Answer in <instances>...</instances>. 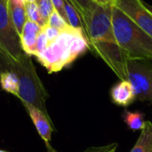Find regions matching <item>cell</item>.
<instances>
[{
    "instance_id": "21",
    "label": "cell",
    "mask_w": 152,
    "mask_h": 152,
    "mask_svg": "<svg viewBox=\"0 0 152 152\" xmlns=\"http://www.w3.org/2000/svg\"><path fill=\"white\" fill-rule=\"evenodd\" d=\"M115 147H118V143H111V144H108L105 146H99V147H91L83 152H110Z\"/></svg>"
},
{
    "instance_id": "13",
    "label": "cell",
    "mask_w": 152,
    "mask_h": 152,
    "mask_svg": "<svg viewBox=\"0 0 152 152\" xmlns=\"http://www.w3.org/2000/svg\"><path fill=\"white\" fill-rule=\"evenodd\" d=\"M123 119L126 126L133 131L142 130L145 125L144 115L139 111H129L125 110L123 114Z\"/></svg>"
},
{
    "instance_id": "17",
    "label": "cell",
    "mask_w": 152,
    "mask_h": 152,
    "mask_svg": "<svg viewBox=\"0 0 152 152\" xmlns=\"http://www.w3.org/2000/svg\"><path fill=\"white\" fill-rule=\"evenodd\" d=\"M47 25H49L53 28H58L60 30L65 29L68 27H69V23L65 20V19L55 10H53V12L50 15V17L47 20Z\"/></svg>"
},
{
    "instance_id": "14",
    "label": "cell",
    "mask_w": 152,
    "mask_h": 152,
    "mask_svg": "<svg viewBox=\"0 0 152 152\" xmlns=\"http://www.w3.org/2000/svg\"><path fill=\"white\" fill-rule=\"evenodd\" d=\"M64 10H65L66 20L69 23V25L71 26L72 28L81 29L84 31V27L80 15L69 0H64Z\"/></svg>"
},
{
    "instance_id": "4",
    "label": "cell",
    "mask_w": 152,
    "mask_h": 152,
    "mask_svg": "<svg viewBox=\"0 0 152 152\" xmlns=\"http://www.w3.org/2000/svg\"><path fill=\"white\" fill-rule=\"evenodd\" d=\"M111 20L117 41L128 61H152V37L116 6L111 7Z\"/></svg>"
},
{
    "instance_id": "3",
    "label": "cell",
    "mask_w": 152,
    "mask_h": 152,
    "mask_svg": "<svg viewBox=\"0 0 152 152\" xmlns=\"http://www.w3.org/2000/svg\"><path fill=\"white\" fill-rule=\"evenodd\" d=\"M3 71H11L17 76L20 82L18 98L22 104H31L49 116L45 105L49 95L36 71L30 55L24 53L19 61H14L0 53V73Z\"/></svg>"
},
{
    "instance_id": "22",
    "label": "cell",
    "mask_w": 152,
    "mask_h": 152,
    "mask_svg": "<svg viewBox=\"0 0 152 152\" xmlns=\"http://www.w3.org/2000/svg\"><path fill=\"white\" fill-rule=\"evenodd\" d=\"M51 2L53 4V9L57 11L66 20V15H65V10H64V0H51Z\"/></svg>"
},
{
    "instance_id": "25",
    "label": "cell",
    "mask_w": 152,
    "mask_h": 152,
    "mask_svg": "<svg viewBox=\"0 0 152 152\" xmlns=\"http://www.w3.org/2000/svg\"><path fill=\"white\" fill-rule=\"evenodd\" d=\"M144 4H145V6L148 8V10H149V11H150V12L152 13V5L149 4H147V3H145V2H144Z\"/></svg>"
},
{
    "instance_id": "27",
    "label": "cell",
    "mask_w": 152,
    "mask_h": 152,
    "mask_svg": "<svg viewBox=\"0 0 152 152\" xmlns=\"http://www.w3.org/2000/svg\"><path fill=\"white\" fill-rule=\"evenodd\" d=\"M26 2H37V0H25Z\"/></svg>"
},
{
    "instance_id": "28",
    "label": "cell",
    "mask_w": 152,
    "mask_h": 152,
    "mask_svg": "<svg viewBox=\"0 0 152 152\" xmlns=\"http://www.w3.org/2000/svg\"><path fill=\"white\" fill-rule=\"evenodd\" d=\"M0 152H8V151H2V150H0Z\"/></svg>"
},
{
    "instance_id": "24",
    "label": "cell",
    "mask_w": 152,
    "mask_h": 152,
    "mask_svg": "<svg viewBox=\"0 0 152 152\" xmlns=\"http://www.w3.org/2000/svg\"><path fill=\"white\" fill-rule=\"evenodd\" d=\"M47 147V152H57L53 148H52L50 145H48V146H46Z\"/></svg>"
},
{
    "instance_id": "20",
    "label": "cell",
    "mask_w": 152,
    "mask_h": 152,
    "mask_svg": "<svg viewBox=\"0 0 152 152\" xmlns=\"http://www.w3.org/2000/svg\"><path fill=\"white\" fill-rule=\"evenodd\" d=\"M43 32L45 34L46 37L48 38V41H53V39H55L57 37V36L60 34L61 30L55 28H53L49 25H45L42 28Z\"/></svg>"
},
{
    "instance_id": "15",
    "label": "cell",
    "mask_w": 152,
    "mask_h": 152,
    "mask_svg": "<svg viewBox=\"0 0 152 152\" xmlns=\"http://www.w3.org/2000/svg\"><path fill=\"white\" fill-rule=\"evenodd\" d=\"M69 1L71 3V4L75 7V9L79 13L84 27L92 10L94 7L95 3L94 2V0H69Z\"/></svg>"
},
{
    "instance_id": "18",
    "label": "cell",
    "mask_w": 152,
    "mask_h": 152,
    "mask_svg": "<svg viewBox=\"0 0 152 152\" xmlns=\"http://www.w3.org/2000/svg\"><path fill=\"white\" fill-rule=\"evenodd\" d=\"M36 3L38 6V9L40 11L42 16L47 21L50 15L52 14V12L54 10L51 0H37Z\"/></svg>"
},
{
    "instance_id": "19",
    "label": "cell",
    "mask_w": 152,
    "mask_h": 152,
    "mask_svg": "<svg viewBox=\"0 0 152 152\" xmlns=\"http://www.w3.org/2000/svg\"><path fill=\"white\" fill-rule=\"evenodd\" d=\"M48 38L46 37L45 34L43 32L42 28H41V31L38 35V37H37V43H36V47H35V52H34V55L35 57H37L39 53H41L48 45Z\"/></svg>"
},
{
    "instance_id": "1",
    "label": "cell",
    "mask_w": 152,
    "mask_h": 152,
    "mask_svg": "<svg viewBox=\"0 0 152 152\" xmlns=\"http://www.w3.org/2000/svg\"><path fill=\"white\" fill-rule=\"evenodd\" d=\"M111 7L94 4L84 26L89 50L98 55L121 80H128L126 54L118 45L112 26Z\"/></svg>"
},
{
    "instance_id": "6",
    "label": "cell",
    "mask_w": 152,
    "mask_h": 152,
    "mask_svg": "<svg viewBox=\"0 0 152 152\" xmlns=\"http://www.w3.org/2000/svg\"><path fill=\"white\" fill-rule=\"evenodd\" d=\"M128 80L132 83L136 100L152 104V64L146 61H128Z\"/></svg>"
},
{
    "instance_id": "5",
    "label": "cell",
    "mask_w": 152,
    "mask_h": 152,
    "mask_svg": "<svg viewBox=\"0 0 152 152\" xmlns=\"http://www.w3.org/2000/svg\"><path fill=\"white\" fill-rule=\"evenodd\" d=\"M0 53L14 61H19L24 53L10 16L8 0H0Z\"/></svg>"
},
{
    "instance_id": "8",
    "label": "cell",
    "mask_w": 152,
    "mask_h": 152,
    "mask_svg": "<svg viewBox=\"0 0 152 152\" xmlns=\"http://www.w3.org/2000/svg\"><path fill=\"white\" fill-rule=\"evenodd\" d=\"M23 105L27 110V112L28 113L31 120L33 121L40 137L44 140L46 146L50 145L52 134L54 131L50 117L31 104L24 103Z\"/></svg>"
},
{
    "instance_id": "26",
    "label": "cell",
    "mask_w": 152,
    "mask_h": 152,
    "mask_svg": "<svg viewBox=\"0 0 152 152\" xmlns=\"http://www.w3.org/2000/svg\"><path fill=\"white\" fill-rule=\"evenodd\" d=\"M117 148H118V147H115L114 149H112V150H111L110 152H116V151H117Z\"/></svg>"
},
{
    "instance_id": "7",
    "label": "cell",
    "mask_w": 152,
    "mask_h": 152,
    "mask_svg": "<svg viewBox=\"0 0 152 152\" xmlns=\"http://www.w3.org/2000/svg\"><path fill=\"white\" fill-rule=\"evenodd\" d=\"M114 6L121 10L138 27L152 37V13L142 0H116Z\"/></svg>"
},
{
    "instance_id": "23",
    "label": "cell",
    "mask_w": 152,
    "mask_h": 152,
    "mask_svg": "<svg viewBox=\"0 0 152 152\" xmlns=\"http://www.w3.org/2000/svg\"><path fill=\"white\" fill-rule=\"evenodd\" d=\"M94 2L96 4L99 5H108V6H113L116 0H94Z\"/></svg>"
},
{
    "instance_id": "9",
    "label": "cell",
    "mask_w": 152,
    "mask_h": 152,
    "mask_svg": "<svg viewBox=\"0 0 152 152\" xmlns=\"http://www.w3.org/2000/svg\"><path fill=\"white\" fill-rule=\"evenodd\" d=\"M110 96L115 104L123 107L131 105L136 100L134 88L129 80H120L116 84L110 91Z\"/></svg>"
},
{
    "instance_id": "12",
    "label": "cell",
    "mask_w": 152,
    "mask_h": 152,
    "mask_svg": "<svg viewBox=\"0 0 152 152\" xmlns=\"http://www.w3.org/2000/svg\"><path fill=\"white\" fill-rule=\"evenodd\" d=\"M0 85L4 91L19 97L20 82L17 76L11 71H3L0 73Z\"/></svg>"
},
{
    "instance_id": "11",
    "label": "cell",
    "mask_w": 152,
    "mask_h": 152,
    "mask_svg": "<svg viewBox=\"0 0 152 152\" xmlns=\"http://www.w3.org/2000/svg\"><path fill=\"white\" fill-rule=\"evenodd\" d=\"M141 134L130 152H152V123L146 121Z\"/></svg>"
},
{
    "instance_id": "10",
    "label": "cell",
    "mask_w": 152,
    "mask_h": 152,
    "mask_svg": "<svg viewBox=\"0 0 152 152\" xmlns=\"http://www.w3.org/2000/svg\"><path fill=\"white\" fill-rule=\"evenodd\" d=\"M41 28H42L37 23L28 20L22 28L21 34L20 35L21 48L24 53L30 56L34 55L36 43Z\"/></svg>"
},
{
    "instance_id": "16",
    "label": "cell",
    "mask_w": 152,
    "mask_h": 152,
    "mask_svg": "<svg viewBox=\"0 0 152 152\" xmlns=\"http://www.w3.org/2000/svg\"><path fill=\"white\" fill-rule=\"evenodd\" d=\"M27 19L39 25L41 28L47 25V21L42 16L36 2H26Z\"/></svg>"
},
{
    "instance_id": "2",
    "label": "cell",
    "mask_w": 152,
    "mask_h": 152,
    "mask_svg": "<svg viewBox=\"0 0 152 152\" xmlns=\"http://www.w3.org/2000/svg\"><path fill=\"white\" fill-rule=\"evenodd\" d=\"M89 50L88 42L81 29L68 27L61 30L55 39L36 58L48 73H56L71 64Z\"/></svg>"
}]
</instances>
